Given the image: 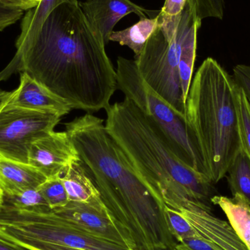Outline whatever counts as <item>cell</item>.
Here are the masks:
<instances>
[{"label": "cell", "mask_w": 250, "mask_h": 250, "mask_svg": "<svg viewBox=\"0 0 250 250\" xmlns=\"http://www.w3.org/2000/svg\"><path fill=\"white\" fill-rule=\"evenodd\" d=\"M79 160L102 201L126 228L137 250H173L163 198L137 173L111 135L104 121L87 114L65 125Z\"/></svg>", "instance_id": "cell-2"}, {"label": "cell", "mask_w": 250, "mask_h": 250, "mask_svg": "<svg viewBox=\"0 0 250 250\" xmlns=\"http://www.w3.org/2000/svg\"><path fill=\"white\" fill-rule=\"evenodd\" d=\"M160 24L158 16L155 18H141L137 23L126 29L114 31L110 36V41L118 42L130 48L135 58L140 55L147 41Z\"/></svg>", "instance_id": "cell-17"}, {"label": "cell", "mask_w": 250, "mask_h": 250, "mask_svg": "<svg viewBox=\"0 0 250 250\" xmlns=\"http://www.w3.org/2000/svg\"><path fill=\"white\" fill-rule=\"evenodd\" d=\"M7 104L33 111L53 113L61 117L73 109L67 101L25 73H20V85L13 92Z\"/></svg>", "instance_id": "cell-12"}, {"label": "cell", "mask_w": 250, "mask_h": 250, "mask_svg": "<svg viewBox=\"0 0 250 250\" xmlns=\"http://www.w3.org/2000/svg\"><path fill=\"white\" fill-rule=\"evenodd\" d=\"M64 3L79 4V0H41L37 7L26 12L22 18L21 32L16 42V51L27 46L39 32L48 15Z\"/></svg>", "instance_id": "cell-16"}, {"label": "cell", "mask_w": 250, "mask_h": 250, "mask_svg": "<svg viewBox=\"0 0 250 250\" xmlns=\"http://www.w3.org/2000/svg\"><path fill=\"white\" fill-rule=\"evenodd\" d=\"M79 6L105 45L110 42L116 24L127 15L135 13L141 19L155 18L160 13V10H147L131 0H86L79 1Z\"/></svg>", "instance_id": "cell-10"}, {"label": "cell", "mask_w": 250, "mask_h": 250, "mask_svg": "<svg viewBox=\"0 0 250 250\" xmlns=\"http://www.w3.org/2000/svg\"><path fill=\"white\" fill-rule=\"evenodd\" d=\"M2 239L9 241V242H12L15 245H19V246L28 250H86L76 249V248L62 246V245L46 243V242L26 239V238L19 237V236H4Z\"/></svg>", "instance_id": "cell-25"}, {"label": "cell", "mask_w": 250, "mask_h": 250, "mask_svg": "<svg viewBox=\"0 0 250 250\" xmlns=\"http://www.w3.org/2000/svg\"><path fill=\"white\" fill-rule=\"evenodd\" d=\"M38 189L52 210L62 208L68 204V198L62 176L47 179L38 187Z\"/></svg>", "instance_id": "cell-22"}, {"label": "cell", "mask_w": 250, "mask_h": 250, "mask_svg": "<svg viewBox=\"0 0 250 250\" xmlns=\"http://www.w3.org/2000/svg\"><path fill=\"white\" fill-rule=\"evenodd\" d=\"M13 92H5L0 90V111L7 105Z\"/></svg>", "instance_id": "cell-32"}, {"label": "cell", "mask_w": 250, "mask_h": 250, "mask_svg": "<svg viewBox=\"0 0 250 250\" xmlns=\"http://www.w3.org/2000/svg\"><path fill=\"white\" fill-rule=\"evenodd\" d=\"M4 204L18 210L33 212L43 211L51 208L38 188L27 189L17 195H4Z\"/></svg>", "instance_id": "cell-21"}, {"label": "cell", "mask_w": 250, "mask_h": 250, "mask_svg": "<svg viewBox=\"0 0 250 250\" xmlns=\"http://www.w3.org/2000/svg\"><path fill=\"white\" fill-rule=\"evenodd\" d=\"M62 117L6 105L0 111V155L28 163L32 143L54 131Z\"/></svg>", "instance_id": "cell-7"}, {"label": "cell", "mask_w": 250, "mask_h": 250, "mask_svg": "<svg viewBox=\"0 0 250 250\" xmlns=\"http://www.w3.org/2000/svg\"><path fill=\"white\" fill-rule=\"evenodd\" d=\"M24 11L0 2V32L17 23L23 18Z\"/></svg>", "instance_id": "cell-27"}, {"label": "cell", "mask_w": 250, "mask_h": 250, "mask_svg": "<svg viewBox=\"0 0 250 250\" xmlns=\"http://www.w3.org/2000/svg\"><path fill=\"white\" fill-rule=\"evenodd\" d=\"M117 63V86L125 94V98L132 101L162 126L170 138L178 157L185 164L207 176L198 147L187 126L185 115L176 111L146 84L135 60L119 57Z\"/></svg>", "instance_id": "cell-6"}, {"label": "cell", "mask_w": 250, "mask_h": 250, "mask_svg": "<svg viewBox=\"0 0 250 250\" xmlns=\"http://www.w3.org/2000/svg\"><path fill=\"white\" fill-rule=\"evenodd\" d=\"M79 159L65 131L54 130L37 140L32 143L28 153V164L47 179L62 176L69 166Z\"/></svg>", "instance_id": "cell-9"}, {"label": "cell", "mask_w": 250, "mask_h": 250, "mask_svg": "<svg viewBox=\"0 0 250 250\" xmlns=\"http://www.w3.org/2000/svg\"><path fill=\"white\" fill-rule=\"evenodd\" d=\"M200 236L223 250H248L233 228L209 211L192 204L179 210Z\"/></svg>", "instance_id": "cell-11"}, {"label": "cell", "mask_w": 250, "mask_h": 250, "mask_svg": "<svg viewBox=\"0 0 250 250\" xmlns=\"http://www.w3.org/2000/svg\"><path fill=\"white\" fill-rule=\"evenodd\" d=\"M235 86L233 76L208 57L197 70L185 103L187 126L213 184L227 175L241 150Z\"/></svg>", "instance_id": "cell-4"}, {"label": "cell", "mask_w": 250, "mask_h": 250, "mask_svg": "<svg viewBox=\"0 0 250 250\" xmlns=\"http://www.w3.org/2000/svg\"><path fill=\"white\" fill-rule=\"evenodd\" d=\"M41 1V0H0V2L26 12L37 7Z\"/></svg>", "instance_id": "cell-30"}, {"label": "cell", "mask_w": 250, "mask_h": 250, "mask_svg": "<svg viewBox=\"0 0 250 250\" xmlns=\"http://www.w3.org/2000/svg\"><path fill=\"white\" fill-rule=\"evenodd\" d=\"M197 19H199L195 4L192 0H188L180 20L160 21V26L140 55L135 58L137 68L146 84L183 115L186 101L178 67L188 32Z\"/></svg>", "instance_id": "cell-5"}, {"label": "cell", "mask_w": 250, "mask_h": 250, "mask_svg": "<svg viewBox=\"0 0 250 250\" xmlns=\"http://www.w3.org/2000/svg\"><path fill=\"white\" fill-rule=\"evenodd\" d=\"M195 4L197 17L202 21L207 18L223 19L226 0H192Z\"/></svg>", "instance_id": "cell-24"}, {"label": "cell", "mask_w": 250, "mask_h": 250, "mask_svg": "<svg viewBox=\"0 0 250 250\" xmlns=\"http://www.w3.org/2000/svg\"><path fill=\"white\" fill-rule=\"evenodd\" d=\"M25 73L67 101L73 109H105L117 88V71L105 44L79 4L56 7L33 41L16 51L0 82Z\"/></svg>", "instance_id": "cell-1"}, {"label": "cell", "mask_w": 250, "mask_h": 250, "mask_svg": "<svg viewBox=\"0 0 250 250\" xmlns=\"http://www.w3.org/2000/svg\"><path fill=\"white\" fill-rule=\"evenodd\" d=\"M4 204V191L0 188V211L2 208Z\"/></svg>", "instance_id": "cell-33"}, {"label": "cell", "mask_w": 250, "mask_h": 250, "mask_svg": "<svg viewBox=\"0 0 250 250\" xmlns=\"http://www.w3.org/2000/svg\"><path fill=\"white\" fill-rule=\"evenodd\" d=\"M0 250H28L0 237Z\"/></svg>", "instance_id": "cell-31"}, {"label": "cell", "mask_w": 250, "mask_h": 250, "mask_svg": "<svg viewBox=\"0 0 250 250\" xmlns=\"http://www.w3.org/2000/svg\"><path fill=\"white\" fill-rule=\"evenodd\" d=\"M201 22L202 21L197 19L189 29L178 67L179 80L185 101L188 98L192 83V73L196 58L197 36L198 29L201 26Z\"/></svg>", "instance_id": "cell-18"}, {"label": "cell", "mask_w": 250, "mask_h": 250, "mask_svg": "<svg viewBox=\"0 0 250 250\" xmlns=\"http://www.w3.org/2000/svg\"><path fill=\"white\" fill-rule=\"evenodd\" d=\"M53 211L92 236L137 250L129 232L105 207L102 198L90 203L68 202Z\"/></svg>", "instance_id": "cell-8"}, {"label": "cell", "mask_w": 250, "mask_h": 250, "mask_svg": "<svg viewBox=\"0 0 250 250\" xmlns=\"http://www.w3.org/2000/svg\"><path fill=\"white\" fill-rule=\"evenodd\" d=\"M105 128L140 176L166 206L179 211L196 204L211 211L213 183L185 164L164 129L132 101L105 108Z\"/></svg>", "instance_id": "cell-3"}, {"label": "cell", "mask_w": 250, "mask_h": 250, "mask_svg": "<svg viewBox=\"0 0 250 250\" xmlns=\"http://www.w3.org/2000/svg\"><path fill=\"white\" fill-rule=\"evenodd\" d=\"M166 215L169 229L177 242L193 237H201L180 211L166 206Z\"/></svg>", "instance_id": "cell-23"}, {"label": "cell", "mask_w": 250, "mask_h": 250, "mask_svg": "<svg viewBox=\"0 0 250 250\" xmlns=\"http://www.w3.org/2000/svg\"><path fill=\"white\" fill-rule=\"evenodd\" d=\"M173 250H223L203 238L193 237L178 242Z\"/></svg>", "instance_id": "cell-28"}, {"label": "cell", "mask_w": 250, "mask_h": 250, "mask_svg": "<svg viewBox=\"0 0 250 250\" xmlns=\"http://www.w3.org/2000/svg\"><path fill=\"white\" fill-rule=\"evenodd\" d=\"M235 105L237 113L241 148L250 160V104L243 89L236 83Z\"/></svg>", "instance_id": "cell-20"}, {"label": "cell", "mask_w": 250, "mask_h": 250, "mask_svg": "<svg viewBox=\"0 0 250 250\" xmlns=\"http://www.w3.org/2000/svg\"><path fill=\"white\" fill-rule=\"evenodd\" d=\"M47 178L28 163H21L0 155V188L5 195L38 188Z\"/></svg>", "instance_id": "cell-13"}, {"label": "cell", "mask_w": 250, "mask_h": 250, "mask_svg": "<svg viewBox=\"0 0 250 250\" xmlns=\"http://www.w3.org/2000/svg\"><path fill=\"white\" fill-rule=\"evenodd\" d=\"M233 79L243 89L250 104V65L238 64L233 68Z\"/></svg>", "instance_id": "cell-29"}, {"label": "cell", "mask_w": 250, "mask_h": 250, "mask_svg": "<svg viewBox=\"0 0 250 250\" xmlns=\"http://www.w3.org/2000/svg\"><path fill=\"white\" fill-rule=\"evenodd\" d=\"M188 0H166L159 16L162 20L175 21L182 16Z\"/></svg>", "instance_id": "cell-26"}, {"label": "cell", "mask_w": 250, "mask_h": 250, "mask_svg": "<svg viewBox=\"0 0 250 250\" xmlns=\"http://www.w3.org/2000/svg\"><path fill=\"white\" fill-rule=\"evenodd\" d=\"M69 202L90 203L101 198L80 160L73 162L62 176Z\"/></svg>", "instance_id": "cell-14"}, {"label": "cell", "mask_w": 250, "mask_h": 250, "mask_svg": "<svg viewBox=\"0 0 250 250\" xmlns=\"http://www.w3.org/2000/svg\"><path fill=\"white\" fill-rule=\"evenodd\" d=\"M232 195L243 197L250 206V160L241 148L227 171Z\"/></svg>", "instance_id": "cell-19"}, {"label": "cell", "mask_w": 250, "mask_h": 250, "mask_svg": "<svg viewBox=\"0 0 250 250\" xmlns=\"http://www.w3.org/2000/svg\"><path fill=\"white\" fill-rule=\"evenodd\" d=\"M211 202L223 210L229 224L250 250V206L246 200L239 195H233L232 198L215 195Z\"/></svg>", "instance_id": "cell-15"}]
</instances>
